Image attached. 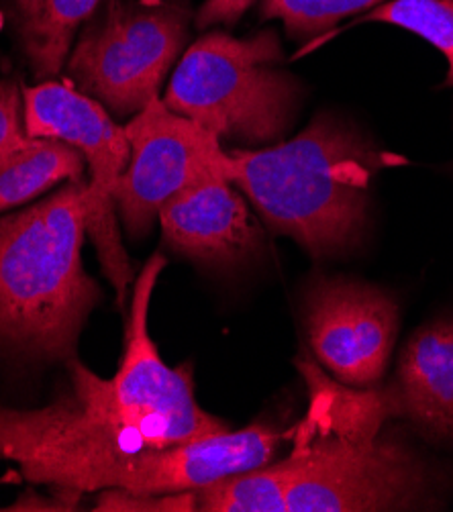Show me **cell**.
Wrapping results in <instances>:
<instances>
[{
	"label": "cell",
	"instance_id": "6",
	"mask_svg": "<svg viewBox=\"0 0 453 512\" xmlns=\"http://www.w3.org/2000/svg\"><path fill=\"white\" fill-rule=\"evenodd\" d=\"M23 117L29 137H54L74 145L88 164L86 235L96 245L100 266L125 302L133 268L117 229L115 188L129 162V139L92 96L68 82L43 80L23 88Z\"/></svg>",
	"mask_w": 453,
	"mask_h": 512
},
{
	"label": "cell",
	"instance_id": "14",
	"mask_svg": "<svg viewBox=\"0 0 453 512\" xmlns=\"http://www.w3.org/2000/svg\"><path fill=\"white\" fill-rule=\"evenodd\" d=\"M364 21L396 25L427 39L445 56V86H453V0H386Z\"/></svg>",
	"mask_w": 453,
	"mask_h": 512
},
{
	"label": "cell",
	"instance_id": "17",
	"mask_svg": "<svg viewBox=\"0 0 453 512\" xmlns=\"http://www.w3.org/2000/svg\"><path fill=\"white\" fill-rule=\"evenodd\" d=\"M194 492L135 494V492H127V490H103L94 504V510L192 512V510H196V494Z\"/></svg>",
	"mask_w": 453,
	"mask_h": 512
},
{
	"label": "cell",
	"instance_id": "16",
	"mask_svg": "<svg viewBox=\"0 0 453 512\" xmlns=\"http://www.w3.org/2000/svg\"><path fill=\"white\" fill-rule=\"evenodd\" d=\"M23 117V88L17 80H0V172L29 145Z\"/></svg>",
	"mask_w": 453,
	"mask_h": 512
},
{
	"label": "cell",
	"instance_id": "15",
	"mask_svg": "<svg viewBox=\"0 0 453 512\" xmlns=\"http://www.w3.org/2000/svg\"><path fill=\"white\" fill-rule=\"evenodd\" d=\"M382 3L386 0H262V17L280 19L290 39L309 41L333 29L341 19Z\"/></svg>",
	"mask_w": 453,
	"mask_h": 512
},
{
	"label": "cell",
	"instance_id": "11",
	"mask_svg": "<svg viewBox=\"0 0 453 512\" xmlns=\"http://www.w3.org/2000/svg\"><path fill=\"white\" fill-rule=\"evenodd\" d=\"M386 388L394 417L411 419L433 439L453 441V321L415 333Z\"/></svg>",
	"mask_w": 453,
	"mask_h": 512
},
{
	"label": "cell",
	"instance_id": "7",
	"mask_svg": "<svg viewBox=\"0 0 453 512\" xmlns=\"http://www.w3.org/2000/svg\"><path fill=\"white\" fill-rule=\"evenodd\" d=\"M166 268L162 253L145 262L135 280L125 351L119 370L111 378L131 429L147 449H166L229 431L217 417L196 402L192 364L170 368L147 329L151 294Z\"/></svg>",
	"mask_w": 453,
	"mask_h": 512
},
{
	"label": "cell",
	"instance_id": "5",
	"mask_svg": "<svg viewBox=\"0 0 453 512\" xmlns=\"http://www.w3.org/2000/svg\"><path fill=\"white\" fill-rule=\"evenodd\" d=\"M190 13L174 3H115L90 23L70 51L78 90L119 115L139 113L160 96L162 82L188 39Z\"/></svg>",
	"mask_w": 453,
	"mask_h": 512
},
{
	"label": "cell",
	"instance_id": "1",
	"mask_svg": "<svg viewBox=\"0 0 453 512\" xmlns=\"http://www.w3.org/2000/svg\"><path fill=\"white\" fill-rule=\"evenodd\" d=\"M229 153L231 184L276 233L292 237L315 258L362 241L374 178L402 162L335 115L315 117L290 141Z\"/></svg>",
	"mask_w": 453,
	"mask_h": 512
},
{
	"label": "cell",
	"instance_id": "12",
	"mask_svg": "<svg viewBox=\"0 0 453 512\" xmlns=\"http://www.w3.org/2000/svg\"><path fill=\"white\" fill-rule=\"evenodd\" d=\"M103 0H15V27L39 80L64 68L80 25Z\"/></svg>",
	"mask_w": 453,
	"mask_h": 512
},
{
	"label": "cell",
	"instance_id": "10",
	"mask_svg": "<svg viewBox=\"0 0 453 512\" xmlns=\"http://www.w3.org/2000/svg\"><path fill=\"white\" fill-rule=\"evenodd\" d=\"M158 219L166 241L198 262L237 264L262 247V229L229 180L213 178L178 192Z\"/></svg>",
	"mask_w": 453,
	"mask_h": 512
},
{
	"label": "cell",
	"instance_id": "18",
	"mask_svg": "<svg viewBox=\"0 0 453 512\" xmlns=\"http://www.w3.org/2000/svg\"><path fill=\"white\" fill-rule=\"evenodd\" d=\"M254 3L256 0H205L194 17V23L198 29H209L213 25H235L237 19Z\"/></svg>",
	"mask_w": 453,
	"mask_h": 512
},
{
	"label": "cell",
	"instance_id": "8",
	"mask_svg": "<svg viewBox=\"0 0 453 512\" xmlns=\"http://www.w3.org/2000/svg\"><path fill=\"white\" fill-rule=\"evenodd\" d=\"M129 162L115 188V204L133 237L151 231L160 209L178 192L205 180L233 176L221 139L166 107L158 96L127 125Z\"/></svg>",
	"mask_w": 453,
	"mask_h": 512
},
{
	"label": "cell",
	"instance_id": "13",
	"mask_svg": "<svg viewBox=\"0 0 453 512\" xmlns=\"http://www.w3.org/2000/svg\"><path fill=\"white\" fill-rule=\"evenodd\" d=\"M88 164L74 145L54 137H31L0 172V215L41 196L60 182H86Z\"/></svg>",
	"mask_w": 453,
	"mask_h": 512
},
{
	"label": "cell",
	"instance_id": "2",
	"mask_svg": "<svg viewBox=\"0 0 453 512\" xmlns=\"http://www.w3.org/2000/svg\"><path fill=\"white\" fill-rule=\"evenodd\" d=\"M88 182H68L33 207L0 215V355L70 362L100 298L82 245Z\"/></svg>",
	"mask_w": 453,
	"mask_h": 512
},
{
	"label": "cell",
	"instance_id": "3",
	"mask_svg": "<svg viewBox=\"0 0 453 512\" xmlns=\"http://www.w3.org/2000/svg\"><path fill=\"white\" fill-rule=\"evenodd\" d=\"M280 62L274 29L249 39L211 31L184 51L162 100L221 141L278 143L300 102V86Z\"/></svg>",
	"mask_w": 453,
	"mask_h": 512
},
{
	"label": "cell",
	"instance_id": "9",
	"mask_svg": "<svg viewBox=\"0 0 453 512\" xmlns=\"http://www.w3.org/2000/svg\"><path fill=\"white\" fill-rule=\"evenodd\" d=\"M398 329V309L382 290L345 278H325L307 294L311 347L339 382L368 388L384 378Z\"/></svg>",
	"mask_w": 453,
	"mask_h": 512
},
{
	"label": "cell",
	"instance_id": "4",
	"mask_svg": "<svg viewBox=\"0 0 453 512\" xmlns=\"http://www.w3.org/2000/svg\"><path fill=\"white\" fill-rule=\"evenodd\" d=\"M270 468L286 512H382L433 504V478L421 459L390 437H345L307 413L292 451Z\"/></svg>",
	"mask_w": 453,
	"mask_h": 512
}]
</instances>
